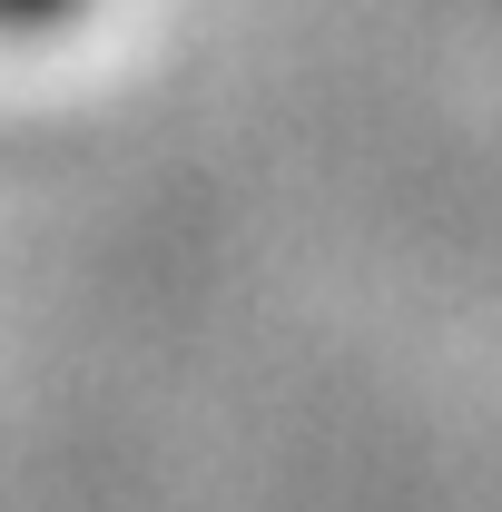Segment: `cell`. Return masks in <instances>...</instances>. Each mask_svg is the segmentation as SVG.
I'll use <instances>...</instances> for the list:
<instances>
[{"label": "cell", "instance_id": "obj_1", "mask_svg": "<svg viewBox=\"0 0 502 512\" xmlns=\"http://www.w3.org/2000/svg\"><path fill=\"white\" fill-rule=\"evenodd\" d=\"M79 10H89V0H0V30H20V40H30V30H69Z\"/></svg>", "mask_w": 502, "mask_h": 512}]
</instances>
